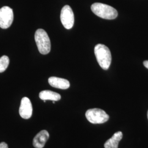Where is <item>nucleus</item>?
<instances>
[{
    "mask_svg": "<svg viewBox=\"0 0 148 148\" xmlns=\"http://www.w3.org/2000/svg\"><path fill=\"white\" fill-rule=\"evenodd\" d=\"M19 112L20 116L23 119H29L32 117V106L31 101L28 98L24 97L22 98Z\"/></svg>",
    "mask_w": 148,
    "mask_h": 148,
    "instance_id": "nucleus-7",
    "label": "nucleus"
},
{
    "mask_svg": "<svg viewBox=\"0 0 148 148\" xmlns=\"http://www.w3.org/2000/svg\"><path fill=\"white\" fill-rule=\"evenodd\" d=\"M97 62L101 68L104 70L109 68L111 62V52L109 48L103 44H98L95 47Z\"/></svg>",
    "mask_w": 148,
    "mask_h": 148,
    "instance_id": "nucleus-1",
    "label": "nucleus"
},
{
    "mask_svg": "<svg viewBox=\"0 0 148 148\" xmlns=\"http://www.w3.org/2000/svg\"><path fill=\"white\" fill-rule=\"evenodd\" d=\"M147 116H148V112H147Z\"/></svg>",
    "mask_w": 148,
    "mask_h": 148,
    "instance_id": "nucleus-15",
    "label": "nucleus"
},
{
    "mask_svg": "<svg viewBox=\"0 0 148 148\" xmlns=\"http://www.w3.org/2000/svg\"><path fill=\"white\" fill-rule=\"evenodd\" d=\"M49 84L52 87L62 90H66L70 87V82L67 79L57 77H50L48 79Z\"/></svg>",
    "mask_w": 148,
    "mask_h": 148,
    "instance_id": "nucleus-9",
    "label": "nucleus"
},
{
    "mask_svg": "<svg viewBox=\"0 0 148 148\" xmlns=\"http://www.w3.org/2000/svg\"><path fill=\"white\" fill-rule=\"evenodd\" d=\"M13 10L8 6H4L0 9V27L7 29L11 27L13 21Z\"/></svg>",
    "mask_w": 148,
    "mask_h": 148,
    "instance_id": "nucleus-5",
    "label": "nucleus"
},
{
    "mask_svg": "<svg viewBox=\"0 0 148 148\" xmlns=\"http://www.w3.org/2000/svg\"><path fill=\"white\" fill-rule=\"evenodd\" d=\"M0 148H8V147L6 143L5 142H2L0 143Z\"/></svg>",
    "mask_w": 148,
    "mask_h": 148,
    "instance_id": "nucleus-13",
    "label": "nucleus"
},
{
    "mask_svg": "<svg viewBox=\"0 0 148 148\" xmlns=\"http://www.w3.org/2000/svg\"><path fill=\"white\" fill-rule=\"evenodd\" d=\"M143 64L144 65V66L148 69V60H145L143 62Z\"/></svg>",
    "mask_w": 148,
    "mask_h": 148,
    "instance_id": "nucleus-14",
    "label": "nucleus"
},
{
    "mask_svg": "<svg viewBox=\"0 0 148 148\" xmlns=\"http://www.w3.org/2000/svg\"><path fill=\"white\" fill-rule=\"evenodd\" d=\"M85 115L87 120L93 124L103 123L109 119V116L106 111L98 108L90 109L86 112Z\"/></svg>",
    "mask_w": 148,
    "mask_h": 148,
    "instance_id": "nucleus-4",
    "label": "nucleus"
},
{
    "mask_svg": "<svg viewBox=\"0 0 148 148\" xmlns=\"http://www.w3.org/2000/svg\"><path fill=\"white\" fill-rule=\"evenodd\" d=\"M123 137V133L122 132H117L114 134L112 137L109 139L105 144V148H117L119 146V142Z\"/></svg>",
    "mask_w": 148,
    "mask_h": 148,
    "instance_id": "nucleus-10",
    "label": "nucleus"
},
{
    "mask_svg": "<svg viewBox=\"0 0 148 148\" xmlns=\"http://www.w3.org/2000/svg\"><path fill=\"white\" fill-rule=\"evenodd\" d=\"M39 97L43 101H58L61 99V96L59 94L49 90L41 91L39 94Z\"/></svg>",
    "mask_w": 148,
    "mask_h": 148,
    "instance_id": "nucleus-11",
    "label": "nucleus"
},
{
    "mask_svg": "<svg viewBox=\"0 0 148 148\" xmlns=\"http://www.w3.org/2000/svg\"><path fill=\"white\" fill-rule=\"evenodd\" d=\"M91 10L96 16L105 19H114L118 15L117 11L114 8L101 3H93L91 6Z\"/></svg>",
    "mask_w": 148,
    "mask_h": 148,
    "instance_id": "nucleus-2",
    "label": "nucleus"
},
{
    "mask_svg": "<svg viewBox=\"0 0 148 148\" xmlns=\"http://www.w3.org/2000/svg\"><path fill=\"white\" fill-rule=\"evenodd\" d=\"M9 63L10 59L7 56H3L0 58V73L5 71L8 66Z\"/></svg>",
    "mask_w": 148,
    "mask_h": 148,
    "instance_id": "nucleus-12",
    "label": "nucleus"
},
{
    "mask_svg": "<svg viewBox=\"0 0 148 148\" xmlns=\"http://www.w3.org/2000/svg\"><path fill=\"white\" fill-rule=\"evenodd\" d=\"M35 40L38 49L42 54H47L51 51V41L47 33L43 29H39L35 34Z\"/></svg>",
    "mask_w": 148,
    "mask_h": 148,
    "instance_id": "nucleus-3",
    "label": "nucleus"
},
{
    "mask_svg": "<svg viewBox=\"0 0 148 148\" xmlns=\"http://www.w3.org/2000/svg\"><path fill=\"white\" fill-rule=\"evenodd\" d=\"M49 133L46 130L40 131L33 139V145L35 148H43L48 139H49Z\"/></svg>",
    "mask_w": 148,
    "mask_h": 148,
    "instance_id": "nucleus-8",
    "label": "nucleus"
},
{
    "mask_svg": "<svg viewBox=\"0 0 148 148\" xmlns=\"http://www.w3.org/2000/svg\"><path fill=\"white\" fill-rule=\"evenodd\" d=\"M60 20L66 29H71L74 24V14L71 8L68 5L64 6L60 13Z\"/></svg>",
    "mask_w": 148,
    "mask_h": 148,
    "instance_id": "nucleus-6",
    "label": "nucleus"
}]
</instances>
